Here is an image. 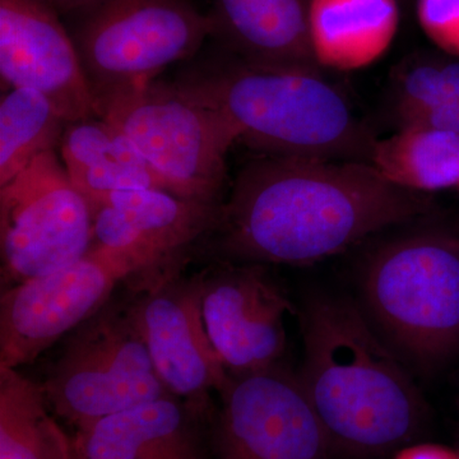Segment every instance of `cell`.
I'll return each mask as SVG.
<instances>
[{"mask_svg":"<svg viewBox=\"0 0 459 459\" xmlns=\"http://www.w3.org/2000/svg\"><path fill=\"white\" fill-rule=\"evenodd\" d=\"M98 117L123 133L175 195L222 204L237 133L174 82L133 84L96 98Z\"/></svg>","mask_w":459,"mask_h":459,"instance_id":"cell-5","label":"cell"},{"mask_svg":"<svg viewBox=\"0 0 459 459\" xmlns=\"http://www.w3.org/2000/svg\"><path fill=\"white\" fill-rule=\"evenodd\" d=\"M427 210L422 193L369 162L259 155L238 171L204 250L217 262L307 265Z\"/></svg>","mask_w":459,"mask_h":459,"instance_id":"cell-1","label":"cell"},{"mask_svg":"<svg viewBox=\"0 0 459 459\" xmlns=\"http://www.w3.org/2000/svg\"><path fill=\"white\" fill-rule=\"evenodd\" d=\"M41 385L50 409L77 429L170 394L157 377L128 298L114 296L69 333Z\"/></svg>","mask_w":459,"mask_h":459,"instance_id":"cell-7","label":"cell"},{"mask_svg":"<svg viewBox=\"0 0 459 459\" xmlns=\"http://www.w3.org/2000/svg\"><path fill=\"white\" fill-rule=\"evenodd\" d=\"M369 164L385 180L411 192L459 186V135L429 126H401L377 138Z\"/></svg>","mask_w":459,"mask_h":459,"instance_id":"cell-19","label":"cell"},{"mask_svg":"<svg viewBox=\"0 0 459 459\" xmlns=\"http://www.w3.org/2000/svg\"><path fill=\"white\" fill-rule=\"evenodd\" d=\"M210 413L172 394L77 429L86 459H205L202 424Z\"/></svg>","mask_w":459,"mask_h":459,"instance_id":"cell-15","label":"cell"},{"mask_svg":"<svg viewBox=\"0 0 459 459\" xmlns=\"http://www.w3.org/2000/svg\"><path fill=\"white\" fill-rule=\"evenodd\" d=\"M394 117L410 111L459 104V59L429 54L403 60L392 81Z\"/></svg>","mask_w":459,"mask_h":459,"instance_id":"cell-22","label":"cell"},{"mask_svg":"<svg viewBox=\"0 0 459 459\" xmlns=\"http://www.w3.org/2000/svg\"><path fill=\"white\" fill-rule=\"evenodd\" d=\"M416 14L429 40L459 59V0H418Z\"/></svg>","mask_w":459,"mask_h":459,"instance_id":"cell-23","label":"cell"},{"mask_svg":"<svg viewBox=\"0 0 459 459\" xmlns=\"http://www.w3.org/2000/svg\"><path fill=\"white\" fill-rule=\"evenodd\" d=\"M65 16L95 99L155 81L212 35L210 16L190 0H100Z\"/></svg>","mask_w":459,"mask_h":459,"instance_id":"cell-6","label":"cell"},{"mask_svg":"<svg viewBox=\"0 0 459 459\" xmlns=\"http://www.w3.org/2000/svg\"><path fill=\"white\" fill-rule=\"evenodd\" d=\"M59 147L69 179L87 199L124 190L171 193L132 142L101 117L66 124Z\"/></svg>","mask_w":459,"mask_h":459,"instance_id":"cell-18","label":"cell"},{"mask_svg":"<svg viewBox=\"0 0 459 459\" xmlns=\"http://www.w3.org/2000/svg\"><path fill=\"white\" fill-rule=\"evenodd\" d=\"M397 128L401 126H429L459 135V104L420 108L394 117Z\"/></svg>","mask_w":459,"mask_h":459,"instance_id":"cell-24","label":"cell"},{"mask_svg":"<svg viewBox=\"0 0 459 459\" xmlns=\"http://www.w3.org/2000/svg\"><path fill=\"white\" fill-rule=\"evenodd\" d=\"M93 244L142 250L160 258L188 253L210 234L222 204L186 199L160 189L124 190L87 199Z\"/></svg>","mask_w":459,"mask_h":459,"instance_id":"cell-14","label":"cell"},{"mask_svg":"<svg viewBox=\"0 0 459 459\" xmlns=\"http://www.w3.org/2000/svg\"><path fill=\"white\" fill-rule=\"evenodd\" d=\"M201 283L205 329L230 376L279 365L294 307L264 264L217 262Z\"/></svg>","mask_w":459,"mask_h":459,"instance_id":"cell-12","label":"cell"},{"mask_svg":"<svg viewBox=\"0 0 459 459\" xmlns=\"http://www.w3.org/2000/svg\"><path fill=\"white\" fill-rule=\"evenodd\" d=\"M174 83L259 155L370 161L377 138L322 72L258 68L225 53L192 63Z\"/></svg>","mask_w":459,"mask_h":459,"instance_id":"cell-3","label":"cell"},{"mask_svg":"<svg viewBox=\"0 0 459 459\" xmlns=\"http://www.w3.org/2000/svg\"><path fill=\"white\" fill-rule=\"evenodd\" d=\"M72 459H86L83 457L82 455H81L80 452L77 451V449L74 448V458Z\"/></svg>","mask_w":459,"mask_h":459,"instance_id":"cell-27","label":"cell"},{"mask_svg":"<svg viewBox=\"0 0 459 459\" xmlns=\"http://www.w3.org/2000/svg\"><path fill=\"white\" fill-rule=\"evenodd\" d=\"M174 258L92 243L71 264L4 290L0 298V368L18 369L35 361L101 309L120 283Z\"/></svg>","mask_w":459,"mask_h":459,"instance_id":"cell-8","label":"cell"},{"mask_svg":"<svg viewBox=\"0 0 459 459\" xmlns=\"http://www.w3.org/2000/svg\"><path fill=\"white\" fill-rule=\"evenodd\" d=\"M0 77L3 90L42 93L66 123L98 117L74 42L40 0H0Z\"/></svg>","mask_w":459,"mask_h":459,"instance_id":"cell-13","label":"cell"},{"mask_svg":"<svg viewBox=\"0 0 459 459\" xmlns=\"http://www.w3.org/2000/svg\"><path fill=\"white\" fill-rule=\"evenodd\" d=\"M66 123L40 92L11 89L0 101V186L60 146Z\"/></svg>","mask_w":459,"mask_h":459,"instance_id":"cell-21","label":"cell"},{"mask_svg":"<svg viewBox=\"0 0 459 459\" xmlns=\"http://www.w3.org/2000/svg\"><path fill=\"white\" fill-rule=\"evenodd\" d=\"M394 459H459V449L434 443H416L395 452Z\"/></svg>","mask_w":459,"mask_h":459,"instance_id":"cell-25","label":"cell"},{"mask_svg":"<svg viewBox=\"0 0 459 459\" xmlns=\"http://www.w3.org/2000/svg\"><path fill=\"white\" fill-rule=\"evenodd\" d=\"M49 409L41 385L0 368V459L74 458V439Z\"/></svg>","mask_w":459,"mask_h":459,"instance_id":"cell-20","label":"cell"},{"mask_svg":"<svg viewBox=\"0 0 459 459\" xmlns=\"http://www.w3.org/2000/svg\"><path fill=\"white\" fill-rule=\"evenodd\" d=\"M400 0H310L309 35L322 69L360 71L394 44Z\"/></svg>","mask_w":459,"mask_h":459,"instance_id":"cell-17","label":"cell"},{"mask_svg":"<svg viewBox=\"0 0 459 459\" xmlns=\"http://www.w3.org/2000/svg\"><path fill=\"white\" fill-rule=\"evenodd\" d=\"M220 459H329L331 439L300 377L280 365L230 376L219 394Z\"/></svg>","mask_w":459,"mask_h":459,"instance_id":"cell-11","label":"cell"},{"mask_svg":"<svg viewBox=\"0 0 459 459\" xmlns=\"http://www.w3.org/2000/svg\"><path fill=\"white\" fill-rule=\"evenodd\" d=\"M92 243L89 201L56 151L0 186L2 291L71 264Z\"/></svg>","mask_w":459,"mask_h":459,"instance_id":"cell-9","label":"cell"},{"mask_svg":"<svg viewBox=\"0 0 459 459\" xmlns=\"http://www.w3.org/2000/svg\"><path fill=\"white\" fill-rule=\"evenodd\" d=\"M186 255L135 277L128 303L166 391L210 413L230 374L205 329L201 273L181 274Z\"/></svg>","mask_w":459,"mask_h":459,"instance_id":"cell-10","label":"cell"},{"mask_svg":"<svg viewBox=\"0 0 459 459\" xmlns=\"http://www.w3.org/2000/svg\"><path fill=\"white\" fill-rule=\"evenodd\" d=\"M364 312L392 351L420 367L459 352V243L442 232L395 238L361 276Z\"/></svg>","mask_w":459,"mask_h":459,"instance_id":"cell-4","label":"cell"},{"mask_svg":"<svg viewBox=\"0 0 459 459\" xmlns=\"http://www.w3.org/2000/svg\"><path fill=\"white\" fill-rule=\"evenodd\" d=\"M298 374L333 449L382 457L409 446L427 419L424 398L361 307L314 296L301 314Z\"/></svg>","mask_w":459,"mask_h":459,"instance_id":"cell-2","label":"cell"},{"mask_svg":"<svg viewBox=\"0 0 459 459\" xmlns=\"http://www.w3.org/2000/svg\"><path fill=\"white\" fill-rule=\"evenodd\" d=\"M40 2L49 5L59 14H68L77 9L100 2V0H40Z\"/></svg>","mask_w":459,"mask_h":459,"instance_id":"cell-26","label":"cell"},{"mask_svg":"<svg viewBox=\"0 0 459 459\" xmlns=\"http://www.w3.org/2000/svg\"><path fill=\"white\" fill-rule=\"evenodd\" d=\"M310 0H212V35L225 53L268 69L322 72L309 35Z\"/></svg>","mask_w":459,"mask_h":459,"instance_id":"cell-16","label":"cell"}]
</instances>
